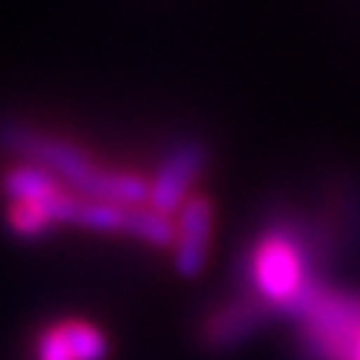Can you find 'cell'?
Listing matches in <instances>:
<instances>
[{
  "label": "cell",
  "mask_w": 360,
  "mask_h": 360,
  "mask_svg": "<svg viewBox=\"0 0 360 360\" xmlns=\"http://www.w3.org/2000/svg\"><path fill=\"white\" fill-rule=\"evenodd\" d=\"M0 146L19 155L22 162L48 168L63 186H70L82 199H105V202H117L127 209L149 205V177L136 174V171L105 168L82 146L67 143L60 136H51V133L32 130L22 124H4Z\"/></svg>",
  "instance_id": "cell-1"
},
{
  "label": "cell",
  "mask_w": 360,
  "mask_h": 360,
  "mask_svg": "<svg viewBox=\"0 0 360 360\" xmlns=\"http://www.w3.org/2000/svg\"><path fill=\"white\" fill-rule=\"evenodd\" d=\"M300 329V345L316 360H351L360 345V294L313 278L285 313Z\"/></svg>",
  "instance_id": "cell-2"
},
{
  "label": "cell",
  "mask_w": 360,
  "mask_h": 360,
  "mask_svg": "<svg viewBox=\"0 0 360 360\" xmlns=\"http://www.w3.org/2000/svg\"><path fill=\"white\" fill-rule=\"evenodd\" d=\"M250 288L269 310L288 313L291 304L313 281L307 269V250L300 237L288 228H266L253 240L247 256Z\"/></svg>",
  "instance_id": "cell-3"
},
{
  "label": "cell",
  "mask_w": 360,
  "mask_h": 360,
  "mask_svg": "<svg viewBox=\"0 0 360 360\" xmlns=\"http://www.w3.org/2000/svg\"><path fill=\"white\" fill-rule=\"evenodd\" d=\"M205 165H209V146L199 139L171 146L168 155L158 162L155 174L149 177V205L165 215H177L193 196V184L202 177Z\"/></svg>",
  "instance_id": "cell-4"
},
{
  "label": "cell",
  "mask_w": 360,
  "mask_h": 360,
  "mask_svg": "<svg viewBox=\"0 0 360 360\" xmlns=\"http://www.w3.org/2000/svg\"><path fill=\"white\" fill-rule=\"evenodd\" d=\"M177 234H174V269L184 278H196L205 269L212 247V231H215V205L205 193H193L184 202V209L174 215Z\"/></svg>",
  "instance_id": "cell-5"
},
{
  "label": "cell",
  "mask_w": 360,
  "mask_h": 360,
  "mask_svg": "<svg viewBox=\"0 0 360 360\" xmlns=\"http://www.w3.org/2000/svg\"><path fill=\"white\" fill-rule=\"evenodd\" d=\"M269 307L256 294L250 297H234L224 307H218L202 326V342L209 348H234L243 338H250L262 323L269 319Z\"/></svg>",
  "instance_id": "cell-6"
},
{
  "label": "cell",
  "mask_w": 360,
  "mask_h": 360,
  "mask_svg": "<svg viewBox=\"0 0 360 360\" xmlns=\"http://www.w3.org/2000/svg\"><path fill=\"white\" fill-rule=\"evenodd\" d=\"M63 190H70V186H63L48 168L32 165V162L13 165V168H6L4 177H0V193L6 196V202L44 205L48 199H54L57 193H63Z\"/></svg>",
  "instance_id": "cell-7"
},
{
  "label": "cell",
  "mask_w": 360,
  "mask_h": 360,
  "mask_svg": "<svg viewBox=\"0 0 360 360\" xmlns=\"http://www.w3.org/2000/svg\"><path fill=\"white\" fill-rule=\"evenodd\" d=\"M130 215L133 209L117 202H105V199H82L76 209L73 228L92 231V234H124L130 231Z\"/></svg>",
  "instance_id": "cell-8"
},
{
  "label": "cell",
  "mask_w": 360,
  "mask_h": 360,
  "mask_svg": "<svg viewBox=\"0 0 360 360\" xmlns=\"http://www.w3.org/2000/svg\"><path fill=\"white\" fill-rule=\"evenodd\" d=\"M174 234H177L174 215H165V212L152 209V205H139V209H133L127 237L146 243V247L168 250V247H174Z\"/></svg>",
  "instance_id": "cell-9"
},
{
  "label": "cell",
  "mask_w": 360,
  "mask_h": 360,
  "mask_svg": "<svg viewBox=\"0 0 360 360\" xmlns=\"http://www.w3.org/2000/svg\"><path fill=\"white\" fill-rule=\"evenodd\" d=\"M57 329H60L67 351L76 360H105L108 357V338L98 326L86 323V319H63V323H57Z\"/></svg>",
  "instance_id": "cell-10"
},
{
  "label": "cell",
  "mask_w": 360,
  "mask_h": 360,
  "mask_svg": "<svg viewBox=\"0 0 360 360\" xmlns=\"http://www.w3.org/2000/svg\"><path fill=\"white\" fill-rule=\"evenodd\" d=\"M6 228L19 237H41L54 228V221L48 218V212H44L41 205L10 202L6 205Z\"/></svg>",
  "instance_id": "cell-11"
},
{
  "label": "cell",
  "mask_w": 360,
  "mask_h": 360,
  "mask_svg": "<svg viewBox=\"0 0 360 360\" xmlns=\"http://www.w3.org/2000/svg\"><path fill=\"white\" fill-rule=\"evenodd\" d=\"M35 357H38V360H76V357L67 351V345H63L60 329H57V326H51V329H44L41 335H38Z\"/></svg>",
  "instance_id": "cell-12"
}]
</instances>
